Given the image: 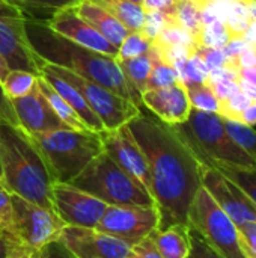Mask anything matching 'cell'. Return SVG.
<instances>
[{
	"instance_id": "30bf717a",
	"label": "cell",
	"mask_w": 256,
	"mask_h": 258,
	"mask_svg": "<svg viewBox=\"0 0 256 258\" xmlns=\"http://www.w3.org/2000/svg\"><path fill=\"white\" fill-rule=\"evenodd\" d=\"M26 21L27 17L20 9L0 0V54L9 70L39 74L44 62L29 41Z\"/></svg>"
},
{
	"instance_id": "8d00e7d4",
	"label": "cell",
	"mask_w": 256,
	"mask_h": 258,
	"mask_svg": "<svg viewBox=\"0 0 256 258\" xmlns=\"http://www.w3.org/2000/svg\"><path fill=\"white\" fill-rule=\"evenodd\" d=\"M169 20H170V15H167L164 12H158V11L145 12V20H143L142 29L139 32L146 39L154 42L157 39V36L161 33V30L164 29V26L169 23Z\"/></svg>"
},
{
	"instance_id": "f35d334b",
	"label": "cell",
	"mask_w": 256,
	"mask_h": 258,
	"mask_svg": "<svg viewBox=\"0 0 256 258\" xmlns=\"http://www.w3.org/2000/svg\"><path fill=\"white\" fill-rule=\"evenodd\" d=\"M0 233L14 239V209L12 195L0 186Z\"/></svg>"
},
{
	"instance_id": "6f0895ef",
	"label": "cell",
	"mask_w": 256,
	"mask_h": 258,
	"mask_svg": "<svg viewBox=\"0 0 256 258\" xmlns=\"http://www.w3.org/2000/svg\"><path fill=\"white\" fill-rule=\"evenodd\" d=\"M190 2H193L199 9H204V8H207L208 5H211L214 0H190Z\"/></svg>"
},
{
	"instance_id": "681fc988",
	"label": "cell",
	"mask_w": 256,
	"mask_h": 258,
	"mask_svg": "<svg viewBox=\"0 0 256 258\" xmlns=\"http://www.w3.org/2000/svg\"><path fill=\"white\" fill-rule=\"evenodd\" d=\"M35 257V252L30 251L29 248H26L24 245H21L20 242L14 240L12 246H11V251L8 254L6 258H33Z\"/></svg>"
},
{
	"instance_id": "d6986e66",
	"label": "cell",
	"mask_w": 256,
	"mask_h": 258,
	"mask_svg": "<svg viewBox=\"0 0 256 258\" xmlns=\"http://www.w3.org/2000/svg\"><path fill=\"white\" fill-rule=\"evenodd\" d=\"M39 76L45 82H48L51 85V88L71 106V109L80 116V119L83 121V124L86 125L88 130L95 132V133H104L106 132L103 122L94 113V110L89 107V104L86 103L83 95L71 83H68L65 79L59 77L54 71H51V68L45 62L39 68Z\"/></svg>"
},
{
	"instance_id": "ffe728a7",
	"label": "cell",
	"mask_w": 256,
	"mask_h": 258,
	"mask_svg": "<svg viewBox=\"0 0 256 258\" xmlns=\"http://www.w3.org/2000/svg\"><path fill=\"white\" fill-rule=\"evenodd\" d=\"M74 6L77 12L116 48L130 33L112 14H109L103 6H100L94 0H80Z\"/></svg>"
},
{
	"instance_id": "680465c9",
	"label": "cell",
	"mask_w": 256,
	"mask_h": 258,
	"mask_svg": "<svg viewBox=\"0 0 256 258\" xmlns=\"http://www.w3.org/2000/svg\"><path fill=\"white\" fill-rule=\"evenodd\" d=\"M2 180H3V169H2V159H0V186H2Z\"/></svg>"
},
{
	"instance_id": "4316f807",
	"label": "cell",
	"mask_w": 256,
	"mask_h": 258,
	"mask_svg": "<svg viewBox=\"0 0 256 258\" xmlns=\"http://www.w3.org/2000/svg\"><path fill=\"white\" fill-rule=\"evenodd\" d=\"M36 80L38 74L21 70H11L8 76L2 80V88L8 100L12 101L26 97L36 86Z\"/></svg>"
},
{
	"instance_id": "277c9868",
	"label": "cell",
	"mask_w": 256,
	"mask_h": 258,
	"mask_svg": "<svg viewBox=\"0 0 256 258\" xmlns=\"http://www.w3.org/2000/svg\"><path fill=\"white\" fill-rule=\"evenodd\" d=\"M174 127L204 165L256 168L255 160L228 133L219 113L192 109L187 121Z\"/></svg>"
},
{
	"instance_id": "7402d4cb",
	"label": "cell",
	"mask_w": 256,
	"mask_h": 258,
	"mask_svg": "<svg viewBox=\"0 0 256 258\" xmlns=\"http://www.w3.org/2000/svg\"><path fill=\"white\" fill-rule=\"evenodd\" d=\"M112 14L128 32H139L145 20V11L139 3L127 0H94Z\"/></svg>"
},
{
	"instance_id": "816d5d0a",
	"label": "cell",
	"mask_w": 256,
	"mask_h": 258,
	"mask_svg": "<svg viewBox=\"0 0 256 258\" xmlns=\"http://www.w3.org/2000/svg\"><path fill=\"white\" fill-rule=\"evenodd\" d=\"M240 91H241L246 97H249L252 101H256V86L255 85H252V83H249L247 80H244L241 76H240Z\"/></svg>"
},
{
	"instance_id": "c3c4849f",
	"label": "cell",
	"mask_w": 256,
	"mask_h": 258,
	"mask_svg": "<svg viewBox=\"0 0 256 258\" xmlns=\"http://www.w3.org/2000/svg\"><path fill=\"white\" fill-rule=\"evenodd\" d=\"M234 63L237 65L238 70H243V68H252L256 67V45H250L247 50H244L241 54H238L235 59H232Z\"/></svg>"
},
{
	"instance_id": "b9f144b4",
	"label": "cell",
	"mask_w": 256,
	"mask_h": 258,
	"mask_svg": "<svg viewBox=\"0 0 256 258\" xmlns=\"http://www.w3.org/2000/svg\"><path fill=\"white\" fill-rule=\"evenodd\" d=\"M125 258H163L161 254L158 252V249L155 248L154 242L149 239V236L146 239H143L142 242H139L134 246H130V251Z\"/></svg>"
},
{
	"instance_id": "91938a15",
	"label": "cell",
	"mask_w": 256,
	"mask_h": 258,
	"mask_svg": "<svg viewBox=\"0 0 256 258\" xmlns=\"http://www.w3.org/2000/svg\"><path fill=\"white\" fill-rule=\"evenodd\" d=\"M127 2H131V3H139V5H140V2H142V0H127Z\"/></svg>"
},
{
	"instance_id": "8fae6325",
	"label": "cell",
	"mask_w": 256,
	"mask_h": 258,
	"mask_svg": "<svg viewBox=\"0 0 256 258\" xmlns=\"http://www.w3.org/2000/svg\"><path fill=\"white\" fill-rule=\"evenodd\" d=\"M53 212L66 227L95 228L107 210V204L71 183L54 181L50 189Z\"/></svg>"
},
{
	"instance_id": "9f6ffc18",
	"label": "cell",
	"mask_w": 256,
	"mask_h": 258,
	"mask_svg": "<svg viewBox=\"0 0 256 258\" xmlns=\"http://www.w3.org/2000/svg\"><path fill=\"white\" fill-rule=\"evenodd\" d=\"M11 70H9V67H8V63L5 62V59H3V56L0 54V82L8 76V73H9Z\"/></svg>"
},
{
	"instance_id": "f5cc1de1",
	"label": "cell",
	"mask_w": 256,
	"mask_h": 258,
	"mask_svg": "<svg viewBox=\"0 0 256 258\" xmlns=\"http://www.w3.org/2000/svg\"><path fill=\"white\" fill-rule=\"evenodd\" d=\"M14 240H15V239H12V237L6 236V234H3V233H0V258L8 257V254H9V251H11V246H12Z\"/></svg>"
},
{
	"instance_id": "bcb514c9",
	"label": "cell",
	"mask_w": 256,
	"mask_h": 258,
	"mask_svg": "<svg viewBox=\"0 0 256 258\" xmlns=\"http://www.w3.org/2000/svg\"><path fill=\"white\" fill-rule=\"evenodd\" d=\"M177 3H178V0H142L140 6L143 8L145 12L158 11V12H164L167 15H172Z\"/></svg>"
},
{
	"instance_id": "d590c367",
	"label": "cell",
	"mask_w": 256,
	"mask_h": 258,
	"mask_svg": "<svg viewBox=\"0 0 256 258\" xmlns=\"http://www.w3.org/2000/svg\"><path fill=\"white\" fill-rule=\"evenodd\" d=\"M219 101H220L219 115L226 121H235V122H240L241 113L252 104V100L246 97L243 92H238L226 100H219Z\"/></svg>"
},
{
	"instance_id": "ac0fdd59",
	"label": "cell",
	"mask_w": 256,
	"mask_h": 258,
	"mask_svg": "<svg viewBox=\"0 0 256 258\" xmlns=\"http://www.w3.org/2000/svg\"><path fill=\"white\" fill-rule=\"evenodd\" d=\"M142 104L155 118L169 125H180L186 122L192 112L187 88L183 83H177L169 88L146 89L142 92Z\"/></svg>"
},
{
	"instance_id": "e0dca14e",
	"label": "cell",
	"mask_w": 256,
	"mask_h": 258,
	"mask_svg": "<svg viewBox=\"0 0 256 258\" xmlns=\"http://www.w3.org/2000/svg\"><path fill=\"white\" fill-rule=\"evenodd\" d=\"M11 104L14 107L20 128H23L27 135H38L57 128H69L54 113L41 89L38 88V83L26 97L12 100Z\"/></svg>"
},
{
	"instance_id": "cb8c5ba5",
	"label": "cell",
	"mask_w": 256,
	"mask_h": 258,
	"mask_svg": "<svg viewBox=\"0 0 256 258\" xmlns=\"http://www.w3.org/2000/svg\"><path fill=\"white\" fill-rule=\"evenodd\" d=\"M3 2L20 9L26 17L32 20L47 21L57 11L72 6L80 0H3Z\"/></svg>"
},
{
	"instance_id": "9c48e42d",
	"label": "cell",
	"mask_w": 256,
	"mask_h": 258,
	"mask_svg": "<svg viewBox=\"0 0 256 258\" xmlns=\"http://www.w3.org/2000/svg\"><path fill=\"white\" fill-rule=\"evenodd\" d=\"M14 239L36 252L45 245L59 240L66 227L59 216L42 206L12 195Z\"/></svg>"
},
{
	"instance_id": "4fadbf2b",
	"label": "cell",
	"mask_w": 256,
	"mask_h": 258,
	"mask_svg": "<svg viewBox=\"0 0 256 258\" xmlns=\"http://www.w3.org/2000/svg\"><path fill=\"white\" fill-rule=\"evenodd\" d=\"M101 139H103V148L110 156V159L151 194L152 178H151L149 163L145 153L139 147L137 141L131 135L128 125H122L116 130L104 132L101 133Z\"/></svg>"
},
{
	"instance_id": "f1b7e54d",
	"label": "cell",
	"mask_w": 256,
	"mask_h": 258,
	"mask_svg": "<svg viewBox=\"0 0 256 258\" xmlns=\"http://www.w3.org/2000/svg\"><path fill=\"white\" fill-rule=\"evenodd\" d=\"M180 26L189 30L195 39L202 27L201 24V9L190 0H178L172 15H170Z\"/></svg>"
},
{
	"instance_id": "603a6c76",
	"label": "cell",
	"mask_w": 256,
	"mask_h": 258,
	"mask_svg": "<svg viewBox=\"0 0 256 258\" xmlns=\"http://www.w3.org/2000/svg\"><path fill=\"white\" fill-rule=\"evenodd\" d=\"M38 88L41 89L42 95L45 97V100L48 101V104L51 106V109L54 110V113L59 116V119L69 128L74 130H88L86 125L83 124V121L80 119V116L71 109V106L51 88V85L48 82H45L39 74H38Z\"/></svg>"
},
{
	"instance_id": "52a82bcc",
	"label": "cell",
	"mask_w": 256,
	"mask_h": 258,
	"mask_svg": "<svg viewBox=\"0 0 256 258\" xmlns=\"http://www.w3.org/2000/svg\"><path fill=\"white\" fill-rule=\"evenodd\" d=\"M187 225L225 258H244L237 239V225L201 186L190 204Z\"/></svg>"
},
{
	"instance_id": "f546056e",
	"label": "cell",
	"mask_w": 256,
	"mask_h": 258,
	"mask_svg": "<svg viewBox=\"0 0 256 258\" xmlns=\"http://www.w3.org/2000/svg\"><path fill=\"white\" fill-rule=\"evenodd\" d=\"M154 53V50H152ZM180 82L178 73L172 65H167L161 62L155 53H154V60H152V70L146 83V89H160V88H169L174 86Z\"/></svg>"
},
{
	"instance_id": "f6af8a7d",
	"label": "cell",
	"mask_w": 256,
	"mask_h": 258,
	"mask_svg": "<svg viewBox=\"0 0 256 258\" xmlns=\"http://www.w3.org/2000/svg\"><path fill=\"white\" fill-rule=\"evenodd\" d=\"M0 122H6V124H12V125L20 127L17 116H15V112H14V107L3 92L2 82H0Z\"/></svg>"
},
{
	"instance_id": "7c38bea8",
	"label": "cell",
	"mask_w": 256,
	"mask_h": 258,
	"mask_svg": "<svg viewBox=\"0 0 256 258\" xmlns=\"http://www.w3.org/2000/svg\"><path fill=\"white\" fill-rule=\"evenodd\" d=\"M157 207L109 206L95 230L134 246L158 228Z\"/></svg>"
},
{
	"instance_id": "5b68a950",
	"label": "cell",
	"mask_w": 256,
	"mask_h": 258,
	"mask_svg": "<svg viewBox=\"0 0 256 258\" xmlns=\"http://www.w3.org/2000/svg\"><path fill=\"white\" fill-rule=\"evenodd\" d=\"M38 147L53 181L71 183L98 154L104 151L101 133L57 128L29 135Z\"/></svg>"
},
{
	"instance_id": "7a4b0ae2",
	"label": "cell",
	"mask_w": 256,
	"mask_h": 258,
	"mask_svg": "<svg viewBox=\"0 0 256 258\" xmlns=\"http://www.w3.org/2000/svg\"><path fill=\"white\" fill-rule=\"evenodd\" d=\"M26 30L35 53L42 62L66 68L88 80L103 85L143 109L142 95L127 80L115 57L80 47L57 35L39 20L27 17Z\"/></svg>"
},
{
	"instance_id": "8992f818",
	"label": "cell",
	"mask_w": 256,
	"mask_h": 258,
	"mask_svg": "<svg viewBox=\"0 0 256 258\" xmlns=\"http://www.w3.org/2000/svg\"><path fill=\"white\" fill-rule=\"evenodd\" d=\"M71 184L107 206L155 207L151 194L119 168L106 151L98 154Z\"/></svg>"
},
{
	"instance_id": "2e32d148",
	"label": "cell",
	"mask_w": 256,
	"mask_h": 258,
	"mask_svg": "<svg viewBox=\"0 0 256 258\" xmlns=\"http://www.w3.org/2000/svg\"><path fill=\"white\" fill-rule=\"evenodd\" d=\"M59 240L75 258H125L130 246L95 228L65 227Z\"/></svg>"
},
{
	"instance_id": "11a10c76",
	"label": "cell",
	"mask_w": 256,
	"mask_h": 258,
	"mask_svg": "<svg viewBox=\"0 0 256 258\" xmlns=\"http://www.w3.org/2000/svg\"><path fill=\"white\" fill-rule=\"evenodd\" d=\"M240 76H241L244 80H247L249 83H252V85H255L256 86V67L240 70Z\"/></svg>"
},
{
	"instance_id": "7dc6e473",
	"label": "cell",
	"mask_w": 256,
	"mask_h": 258,
	"mask_svg": "<svg viewBox=\"0 0 256 258\" xmlns=\"http://www.w3.org/2000/svg\"><path fill=\"white\" fill-rule=\"evenodd\" d=\"M252 44H249L247 41H244L243 38H231L229 41H228V44L225 45V47H222L223 48V51L226 53V56L229 57V59H235L238 54H241L244 50H247L249 47H250Z\"/></svg>"
},
{
	"instance_id": "d6a6232c",
	"label": "cell",
	"mask_w": 256,
	"mask_h": 258,
	"mask_svg": "<svg viewBox=\"0 0 256 258\" xmlns=\"http://www.w3.org/2000/svg\"><path fill=\"white\" fill-rule=\"evenodd\" d=\"M152 44H160V45H172V44H181V45H190V47H198L195 36L186 30L183 26H180L172 17L169 23L164 26L161 33L157 36V39Z\"/></svg>"
},
{
	"instance_id": "db71d44e",
	"label": "cell",
	"mask_w": 256,
	"mask_h": 258,
	"mask_svg": "<svg viewBox=\"0 0 256 258\" xmlns=\"http://www.w3.org/2000/svg\"><path fill=\"white\" fill-rule=\"evenodd\" d=\"M243 39L249 44H256V20H250L247 30L243 35Z\"/></svg>"
},
{
	"instance_id": "4dcf8cb0",
	"label": "cell",
	"mask_w": 256,
	"mask_h": 258,
	"mask_svg": "<svg viewBox=\"0 0 256 258\" xmlns=\"http://www.w3.org/2000/svg\"><path fill=\"white\" fill-rule=\"evenodd\" d=\"M189 100L192 104V109L201 110V112H210V113H219L220 101L214 95L210 86L207 85H193L187 88Z\"/></svg>"
},
{
	"instance_id": "3957f363",
	"label": "cell",
	"mask_w": 256,
	"mask_h": 258,
	"mask_svg": "<svg viewBox=\"0 0 256 258\" xmlns=\"http://www.w3.org/2000/svg\"><path fill=\"white\" fill-rule=\"evenodd\" d=\"M2 187L11 195L51 209L53 177L32 138L20 127L0 122Z\"/></svg>"
},
{
	"instance_id": "83f0119b",
	"label": "cell",
	"mask_w": 256,
	"mask_h": 258,
	"mask_svg": "<svg viewBox=\"0 0 256 258\" xmlns=\"http://www.w3.org/2000/svg\"><path fill=\"white\" fill-rule=\"evenodd\" d=\"M213 168V166H211ZM220 174L235 183L256 206V168H232V166H216Z\"/></svg>"
},
{
	"instance_id": "7bdbcfd3",
	"label": "cell",
	"mask_w": 256,
	"mask_h": 258,
	"mask_svg": "<svg viewBox=\"0 0 256 258\" xmlns=\"http://www.w3.org/2000/svg\"><path fill=\"white\" fill-rule=\"evenodd\" d=\"M33 258H75L68 249L66 246L60 242H51L48 245H45L44 248H41L39 251L35 252Z\"/></svg>"
},
{
	"instance_id": "836d02e7",
	"label": "cell",
	"mask_w": 256,
	"mask_h": 258,
	"mask_svg": "<svg viewBox=\"0 0 256 258\" xmlns=\"http://www.w3.org/2000/svg\"><path fill=\"white\" fill-rule=\"evenodd\" d=\"M152 48V42L146 39L140 32H130L127 38L122 41V44L118 47L116 60H127L131 57H137L140 54L148 53Z\"/></svg>"
},
{
	"instance_id": "ee69618b",
	"label": "cell",
	"mask_w": 256,
	"mask_h": 258,
	"mask_svg": "<svg viewBox=\"0 0 256 258\" xmlns=\"http://www.w3.org/2000/svg\"><path fill=\"white\" fill-rule=\"evenodd\" d=\"M211 91L214 92V95L219 98V100H226L238 92L240 91V79L238 80H223V82H217L214 85L210 86Z\"/></svg>"
},
{
	"instance_id": "e575fe53",
	"label": "cell",
	"mask_w": 256,
	"mask_h": 258,
	"mask_svg": "<svg viewBox=\"0 0 256 258\" xmlns=\"http://www.w3.org/2000/svg\"><path fill=\"white\" fill-rule=\"evenodd\" d=\"M225 127L228 133L235 139V142L255 160L256 163V130L253 127H247L244 124L235 122V121H226Z\"/></svg>"
},
{
	"instance_id": "74e56055",
	"label": "cell",
	"mask_w": 256,
	"mask_h": 258,
	"mask_svg": "<svg viewBox=\"0 0 256 258\" xmlns=\"http://www.w3.org/2000/svg\"><path fill=\"white\" fill-rule=\"evenodd\" d=\"M238 246L244 258H256V222H246L237 227Z\"/></svg>"
},
{
	"instance_id": "f907efd6",
	"label": "cell",
	"mask_w": 256,
	"mask_h": 258,
	"mask_svg": "<svg viewBox=\"0 0 256 258\" xmlns=\"http://www.w3.org/2000/svg\"><path fill=\"white\" fill-rule=\"evenodd\" d=\"M240 124H244L247 127H255L256 125V101H252V104L241 113Z\"/></svg>"
},
{
	"instance_id": "d4e9b609",
	"label": "cell",
	"mask_w": 256,
	"mask_h": 258,
	"mask_svg": "<svg viewBox=\"0 0 256 258\" xmlns=\"http://www.w3.org/2000/svg\"><path fill=\"white\" fill-rule=\"evenodd\" d=\"M152 60H154V53L151 48L145 54L118 62L124 76L127 77V80L137 89V92L140 95H142V92L146 91V83H148V79H149V74L152 70Z\"/></svg>"
},
{
	"instance_id": "9a60e30c",
	"label": "cell",
	"mask_w": 256,
	"mask_h": 258,
	"mask_svg": "<svg viewBox=\"0 0 256 258\" xmlns=\"http://www.w3.org/2000/svg\"><path fill=\"white\" fill-rule=\"evenodd\" d=\"M44 23L53 32L69 39L71 42L116 59L118 48L112 42H109L91 23H88L77 12L74 5L57 11L51 18Z\"/></svg>"
},
{
	"instance_id": "5bb4252c",
	"label": "cell",
	"mask_w": 256,
	"mask_h": 258,
	"mask_svg": "<svg viewBox=\"0 0 256 258\" xmlns=\"http://www.w3.org/2000/svg\"><path fill=\"white\" fill-rule=\"evenodd\" d=\"M201 180L202 186L237 227L246 222H256V206L235 183L204 163L201 168Z\"/></svg>"
},
{
	"instance_id": "ba28073f",
	"label": "cell",
	"mask_w": 256,
	"mask_h": 258,
	"mask_svg": "<svg viewBox=\"0 0 256 258\" xmlns=\"http://www.w3.org/2000/svg\"><path fill=\"white\" fill-rule=\"evenodd\" d=\"M47 65L51 68V71H54L59 77L71 83L83 95L89 107L103 122L106 132L116 130L122 125H127L131 119H134L137 115L142 113V109L139 106L121 97L119 94L113 92L112 89L98 85L92 80H88L66 68L53 63H47Z\"/></svg>"
},
{
	"instance_id": "1f68e13d",
	"label": "cell",
	"mask_w": 256,
	"mask_h": 258,
	"mask_svg": "<svg viewBox=\"0 0 256 258\" xmlns=\"http://www.w3.org/2000/svg\"><path fill=\"white\" fill-rule=\"evenodd\" d=\"M231 35L223 21H216L208 26H202L198 36L196 44L198 47H211V48H222L228 44Z\"/></svg>"
},
{
	"instance_id": "44dd1931",
	"label": "cell",
	"mask_w": 256,
	"mask_h": 258,
	"mask_svg": "<svg viewBox=\"0 0 256 258\" xmlns=\"http://www.w3.org/2000/svg\"><path fill=\"white\" fill-rule=\"evenodd\" d=\"M149 239L163 258H189L192 248L189 225L175 224L166 228H155Z\"/></svg>"
},
{
	"instance_id": "ab89813d",
	"label": "cell",
	"mask_w": 256,
	"mask_h": 258,
	"mask_svg": "<svg viewBox=\"0 0 256 258\" xmlns=\"http://www.w3.org/2000/svg\"><path fill=\"white\" fill-rule=\"evenodd\" d=\"M190 254L189 258H225L222 257L217 251H214L198 233L190 230Z\"/></svg>"
},
{
	"instance_id": "60d3db41",
	"label": "cell",
	"mask_w": 256,
	"mask_h": 258,
	"mask_svg": "<svg viewBox=\"0 0 256 258\" xmlns=\"http://www.w3.org/2000/svg\"><path fill=\"white\" fill-rule=\"evenodd\" d=\"M196 53L201 56V59L205 62L208 70H213L216 67L226 65L229 62V57L223 51V48H211V47H198Z\"/></svg>"
},
{
	"instance_id": "6da1fadb",
	"label": "cell",
	"mask_w": 256,
	"mask_h": 258,
	"mask_svg": "<svg viewBox=\"0 0 256 258\" xmlns=\"http://www.w3.org/2000/svg\"><path fill=\"white\" fill-rule=\"evenodd\" d=\"M127 125L149 163L158 228L187 225L190 204L202 186V163L177 128L154 115L142 112Z\"/></svg>"
},
{
	"instance_id": "484cf974",
	"label": "cell",
	"mask_w": 256,
	"mask_h": 258,
	"mask_svg": "<svg viewBox=\"0 0 256 258\" xmlns=\"http://www.w3.org/2000/svg\"><path fill=\"white\" fill-rule=\"evenodd\" d=\"M174 68L178 73L180 82L189 88L193 85H205L208 77V67L201 59L198 53H193L189 59H183L174 65Z\"/></svg>"
}]
</instances>
